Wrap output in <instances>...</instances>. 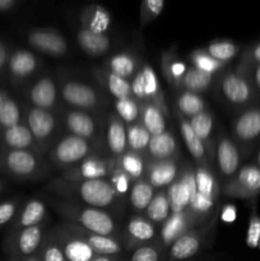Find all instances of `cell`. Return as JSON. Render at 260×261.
Instances as JSON below:
<instances>
[{"label": "cell", "mask_w": 260, "mask_h": 261, "mask_svg": "<svg viewBox=\"0 0 260 261\" xmlns=\"http://www.w3.org/2000/svg\"><path fill=\"white\" fill-rule=\"evenodd\" d=\"M221 93L232 106H252L259 97L252 86L249 66L240 63L235 70L227 71L221 81Z\"/></svg>", "instance_id": "6da1fadb"}, {"label": "cell", "mask_w": 260, "mask_h": 261, "mask_svg": "<svg viewBox=\"0 0 260 261\" xmlns=\"http://www.w3.org/2000/svg\"><path fill=\"white\" fill-rule=\"evenodd\" d=\"M56 208L63 213L64 217L70 218L74 224L86 231L101 236H112L115 233L116 226L114 219L109 213L101 209L91 208V206L84 208L69 203H58Z\"/></svg>", "instance_id": "7a4b0ae2"}, {"label": "cell", "mask_w": 260, "mask_h": 261, "mask_svg": "<svg viewBox=\"0 0 260 261\" xmlns=\"http://www.w3.org/2000/svg\"><path fill=\"white\" fill-rule=\"evenodd\" d=\"M71 184V193L78 195L91 208L101 209L111 205L117 198L109 180H88Z\"/></svg>", "instance_id": "3957f363"}, {"label": "cell", "mask_w": 260, "mask_h": 261, "mask_svg": "<svg viewBox=\"0 0 260 261\" xmlns=\"http://www.w3.org/2000/svg\"><path fill=\"white\" fill-rule=\"evenodd\" d=\"M223 193L236 199L252 200L260 195V168L256 165H245L224 185Z\"/></svg>", "instance_id": "277c9868"}, {"label": "cell", "mask_w": 260, "mask_h": 261, "mask_svg": "<svg viewBox=\"0 0 260 261\" xmlns=\"http://www.w3.org/2000/svg\"><path fill=\"white\" fill-rule=\"evenodd\" d=\"M89 154H91V147L88 140L74 135H68L56 144L51 152V158L58 166L68 167L82 162L88 158Z\"/></svg>", "instance_id": "5b68a950"}, {"label": "cell", "mask_w": 260, "mask_h": 261, "mask_svg": "<svg viewBox=\"0 0 260 261\" xmlns=\"http://www.w3.org/2000/svg\"><path fill=\"white\" fill-rule=\"evenodd\" d=\"M200 216L193 213L190 209L183 213H172L161 228V242L163 247H171L173 242L188 233L200 222Z\"/></svg>", "instance_id": "8992f818"}, {"label": "cell", "mask_w": 260, "mask_h": 261, "mask_svg": "<svg viewBox=\"0 0 260 261\" xmlns=\"http://www.w3.org/2000/svg\"><path fill=\"white\" fill-rule=\"evenodd\" d=\"M235 138L241 144H254L260 139V106H250L240 112L232 124Z\"/></svg>", "instance_id": "52a82bcc"}, {"label": "cell", "mask_w": 260, "mask_h": 261, "mask_svg": "<svg viewBox=\"0 0 260 261\" xmlns=\"http://www.w3.org/2000/svg\"><path fill=\"white\" fill-rule=\"evenodd\" d=\"M112 165L109 160L91 155L82 161L81 165L74 166L64 175L65 182H81L88 180H101L112 172Z\"/></svg>", "instance_id": "ba28073f"}, {"label": "cell", "mask_w": 260, "mask_h": 261, "mask_svg": "<svg viewBox=\"0 0 260 261\" xmlns=\"http://www.w3.org/2000/svg\"><path fill=\"white\" fill-rule=\"evenodd\" d=\"M28 42L37 51L51 56H63L68 51V43L61 33L51 28H37L28 35Z\"/></svg>", "instance_id": "9c48e42d"}, {"label": "cell", "mask_w": 260, "mask_h": 261, "mask_svg": "<svg viewBox=\"0 0 260 261\" xmlns=\"http://www.w3.org/2000/svg\"><path fill=\"white\" fill-rule=\"evenodd\" d=\"M61 94L66 103L78 109H94L99 103L97 92L92 87L81 82H66L61 89Z\"/></svg>", "instance_id": "30bf717a"}, {"label": "cell", "mask_w": 260, "mask_h": 261, "mask_svg": "<svg viewBox=\"0 0 260 261\" xmlns=\"http://www.w3.org/2000/svg\"><path fill=\"white\" fill-rule=\"evenodd\" d=\"M69 228L81 239H83L96 252L97 256H120L122 252L121 242L117 241L114 236H101V234L92 233L76 224H71Z\"/></svg>", "instance_id": "8fae6325"}, {"label": "cell", "mask_w": 260, "mask_h": 261, "mask_svg": "<svg viewBox=\"0 0 260 261\" xmlns=\"http://www.w3.org/2000/svg\"><path fill=\"white\" fill-rule=\"evenodd\" d=\"M204 229H191L173 242L168 251L167 261H186L195 256L203 245Z\"/></svg>", "instance_id": "7c38bea8"}, {"label": "cell", "mask_w": 260, "mask_h": 261, "mask_svg": "<svg viewBox=\"0 0 260 261\" xmlns=\"http://www.w3.org/2000/svg\"><path fill=\"white\" fill-rule=\"evenodd\" d=\"M217 163L222 175L233 177L240 168L241 155L236 143L228 137H221L217 143Z\"/></svg>", "instance_id": "4fadbf2b"}, {"label": "cell", "mask_w": 260, "mask_h": 261, "mask_svg": "<svg viewBox=\"0 0 260 261\" xmlns=\"http://www.w3.org/2000/svg\"><path fill=\"white\" fill-rule=\"evenodd\" d=\"M59 239V236H58ZM66 261H92L97 257L96 252L83 239L74 233L68 226V231L64 232L59 239Z\"/></svg>", "instance_id": "5bb4252c"}, {"label": "cell", "mask_w": 260, "mask_h": 261, "mask_svg": "<svg viewBox=\"0 0 260 261\" xmlns=\"http://www.w3.org/2000/svg\"><path fill=\"white\" fill-rule=\"evenodd\" d=\"M145 173H147V181L153 188H165L171 185L177 177V165L173 160H152L147 163Z\"/></svg>", "instance_id": "9a60e30c"}, {"label": "cell", "mask_w": 260, "mask_h": 261, "mask_svg": "<svg viewBox=\"0 0 260 261\" xmlns=\"http://www.w3.org/2000/svg\"><path fill=\"white\" fill-rule=\"evenodd\" d=\"M55 117L47 110L35 107L28 114V129L36 140L46 143L55 132Z\"/></svg>", "instance_id": "2e32d148"}, {"label": "cell", "mask_w": 260, "mask_h": 261, "mask_svg": "<svg viewBox=\"0 0 260 261\" xmlns=\"http://www.w3.org/2000/svg\"><path fill=\"white\" fill-rule=\"evenodd\" d=\"M142 74H143V81H144V94H145V102L153 103L157 106L163 115H168L167 105H166L165 96H163L162 87H161L158 76L153 68L148 64H144L142 66ZM144 102V103H145Z\"/></svg>", "instance_id": "e0dca14e"}, {"label": "cell", "mask_w": 260, "mask_h": 261, "mask_svg": "<svg viewBox=\"0 0 260 261\" xmlns=\"http://www.w3.org/2000/svg\"><path fill=\"white\" fill-rule=\"evenodd\" d=\"M111 27V14L102 5H89L82 14V28L98 35H106Z\"/></svg>", "instance_id": "ac0fdd59"}, {"label": "cell", "mask_w": 260, "mask_h": 261, "mask_svg": "<svg viewBox=\"0 0 260 261\" xmlns=\"http://www.w3.org/2000/svg\"><path fill=\"white\" fill-rule=\"evenodd\" d=\"M65 126L71 133V135L86 140L91 139L96 133L93 117L83 110L69 111L65 115Z\"/></svg>", "instance_id": "d6986e66"}, {"label": "cell", "mask_w": 260, "mask_h": 261, "mask_svg": "<svg viewBox=\"0 0 260 261\" xmlns=\"http://www.w3.org/2000/svg\"><path fill=\"white\" fill-rule=\"evenodd\" d=\"M56 97H58V91H56L55 82L48 76L36 82L30 92V98L32 103L37 109L47 110V111L55 105Z\"/></svg>", "instance_id": "ffe728a7"}, {"label": "cell", "mask_w": 260, "mask_h": 261, "mask_svg": "<svg viewBox=\"0 0 260 261\" xmlns=\"http://www.w3.org/2000/svg\"><path fill=\"white\" fill-rule=\"evenodd\" d=\"M7 166L18 176H31L37 172L40 162L33 153L28 150H14L8 154Z\"/></svg>", "instance_id": "44dd1931"}, {"label": "cell", "mask_w": 260, "mask_h": 261, "mask_svg": "<svg viewBox=\"0 0 260 261\" xmlns=\"http://www.w3.org/2000/svg\"><path fill=\"white\" fill-rule=\"evenodd\" d=\"M76 41L82 50L91 56H99L107 53L111 41L107 35H98L88 30L81 28L76 33Z\"/></svg>", "instance_id": "7402d4cb"}, {"label": "cell", "mask_w": 260, "mask_h": 261, "mask_svg": "<svg viewBox=\"0 0 260 261\" xmlns=\"http://www.w3.org/2000/svg\"><path fill=\"white\" fill-rule=\"evenodd\" d=\"M148 153L155 161L172 160L177 153V143L171 133L165 132L155 137H150Z\"/></svg>", "instance_id": "603a6c76"}, {"label": "cell", "mask_w": 260, "mask_h": 261, "mask_svg": "<svg viewBox=\"0 0 260 261\" xmlns=\"http://www.w3.org/2000/svg\"><path fill=\"white\" fill-rule=\"evenodd\" d=\"M107 145L110 152L116 157L124 154L127 147V137L125 122L120 117H110L109 129H107Z\"/></svg>", "instance_id": "cb8c5ba5"}, {"label": "cell", "mask_w": 260, "mask_h": 261, "mask_svg": "<svg viewBox=\"0 0 260 261\" xmlns=\"http://www.w3.org/2000/svg\"><path fill=\"white\" fill-rule=\"evenodd\" d=\"M43 228L41 224L33 227H28L20 232L19 237H18L17 247L18 252L23 259L25 257L33 256L37 252V250L41 249L43 240Z\"/></svg>", "instance_id": "d4e9b609"}, {"label": "cell", "mask_w": 260, "mask_h": 261, "mask_svg": "<svg viewBox=\"0 0 260 261\" xmlns=\"http://www.w3.org/2000/svg\"><path fill=\"white\" fill-rule=\"evenodd\" d=\"M180 132L183 135V139L185 142L186 148L189 153L193 155L194 160L198 163H200L204 167L206 162V147L203 142L198 138V135L191 129L190 122L185 120L184 117H180Z\"/></svg>", "instance_id": "484cf974"}, {"label": "cell", "mask_w": 260, "mask_h": 261, "mask_svg": "<svg viewBox=\"0 0 260 261\" xmlns=\"http://www.w3.org/2000/svg\"><path fill=\"white\" fill-rule=\"evenodd\" d=\"M142 125L145 127L150 137H155L166 132V120L163 112L153 103L145 102L140 109Z\"/></svg>", "instance_id": "4316f807"}, {"label": "cell", "mask_w": 260, "mask_h": 261, "mask_svg": "<svg viewBox=\"0 0 260 261\" xmlns=\"http://www.w3.org/2000/svg\"><path fill=\"white\" fill-rule=\"evenodd\" d=\"M167 198L170 201V208L172 213H183L188 211L191 201V194L189 191L188 186L183 181V178L178 177L168 186Z\"/></svg>", "instance_id": "83f0119b"}, {"label": "cell", "mask_w": 260, "mask_h": 261, "mask_svg": "<svg viewBox=\"0 0 260 261\" xmlns=\"http://www.w3.org/2000/svg\"><path fill=\"white\" fill-rule=\"evenodd\" d=\"M213 82V74L205 73L195 66H190L186 70L183 81H181L180 88L184 91L193 92V93H200V92L206 91L211 87Z\"/></svg>", "instance_id": "f1b7e54d"}, {"label": "cell", "mask_w": 260, "mask_h": 261, "mask_svg": "<svg viewBox=\"0 0 260 261\" xmlns=\"http://www.w3.org/2000/svg\"><path fill=\"white\" fill-rule=\"evenodd\" d=\"M116 166L122 172L126 173L132 180L138 181L145 173L147 163H145L144 158H143V155L140 153L127 150L124 154L120 155Z\"/></svg>", "instance_id": "f546056e"}, {"label": "cell", "mask_w": 260, "mask_h": 261, "mask_svg": "<svg viewBox=\"0 0 260 261\" xmlns=\"http://www.w3.org/2000/svg\"><path fill=\"white\" fill-rule=\"evenodd\" d=\"M10 70L17 78H25L31 75L37 68V59L32 53L25 50L15 51L10 59Z\"/></svg>", "instance_id": "4dcf8cb0"}, {"label": "cell", "mask_w": 260, "mask_h": 261, "mask_svg": "<svg viewBox=\"0 0 260 261\" xmlns=\"http://www.w3.org/2000/svg\"><path fill=\"white\" fill-rule=\"evenodd\" d=\"M106 66L110 73L127 79L134 75L135 69H137V61H135L134 56L130 55V54L120 53L111 56L106 61Z\"/></svg>", "instance_id": "1f68e13d"}, {"label": "cell", "mask_w": 260, "mask_h": 261, "mask_svg": "<svg viewBox=\"0 0 260 261\" xmlns=\"http://www.w3.org/2000/svg\"><path fill=\"white\" fill-rule=\"evenodd\" d=\"M162 70L168 83L180 88L181 81L188 70V66L185 65V63L178 60L173 54L166 53L162 59Z\"/></svg>", "instance_id": "d6a6232c"}, {"label": "cell", "mask_w": 260, "mask_h": 261, "mask_svg": "<svg viewBox=\"0 0 260 261\" xmlns=\"http://www.w3.org/2000/svg\"><path fill=\"white\" fill-rule=\"evenodd\" d=\"M170 201H168L167 193L166 191H160L154 194L152 201L149 203L148 208L145 209L147 218L155 223H165L170 217Z\"/></svg>", "instance_id": "836d02e7"}, {"label": "cell", "mask_w": 260, "mask_h": 261, "mask_svg": "<svg viewBox=\"0 0 260 261\" xmlns=\"http://www.w3.org/2000/svg\"><path fill=\"white\" fill-rule=\"evenodd\" d=\"M154 196V188L147 180H138L130 189V203L137 211H144Z\"/></svg>", "instance_id": "e575fe53"}, {"label": "cell", "mask_w": 260, "mask_h": 261, "mask_svg": "<svg viewBox=\"0 0 260 261\" xmlns=\"http://www.w3.org/2000/svg\"><path fill=\"white\" fill-rule=\"evenodd\" d=\"M46 214H47V209H46L45 203H42L38 199H33V200L28 201L25 208L23 209L22 214H20L19 224L23 227V229L28 228V227L38 226L45 219Z\"/></svg>", "instance_id": "d590c367"}, {"label": "cell", "mask_w": 260, "mask_h": 261, "mask_svg": "<svg viewBox=\"0 0 260 261\" xmlns=\"http://www.w3.org/2000/svg\"><path fill=\"white\" fill-rule=\"evenodd\" d=\"M4 139L5 143L14 150H25V148L32 145L35 138L27 126L15 125V126L7 129Z\"/></svg>", "instance_id": "8d00e7d4"}, {"label": "cell", "mask_w": 260, "mask_h": 261, "mask_svg": "<svg viewBox=\"0 0 260 261\" xmlns=\"http://www.w3.org/2000/svg\"><path fill=\"white\" fill-rule=\"evenodd\" d=\"M101 79H102V83L106 86L107 91H109L116 99L133 97L132 84L127 82V79H124L121 78V76L115 75V74L110 73L109 70L102 71Z\"/></svg>", "instance_id": "74e56055"}, {"label": "cell", "mask_w": 260, "mask_h": 261, "mask_svg": "<svg viewBox=\"0 0 260 261\" xmlns=\"http://www.w3.org/2000/svg\"><path fill=\"white\" fill-rule=\"evenodd\" d=\"M195 181H196V193L201 194V195L209 196L212 199L218 198L219 194V186L217 182L216 177L213 173L205 167V166H200L198 170L195 171Z\"/></svg>", "instance_id": "f35d334b"}, {"label": "cell", "mask_w": 260, "mask_h": 261, "mask_svg": "<svg viewBox=\"0 0 260 261\" xmlns=\"http://www.w3.org/2000/svg\"><path fill=\"white\" fill-rule=\"evenodd\" d=\"M127 236L132 237L135 242H147L154 237V226L143 217H134L126 226Z\"/></svg>", "instance_id": "ab89813d"}, {"label": "cell", "mask_w": 260, "mask_h": 261, "mask_svg": "<svg viewBox=\"0 0 260 261\" xmlns=\"http://www.w3.org/2000/svg\"><path fill=\"white\" fill-rule=\"evenodd\" d=\"M178 111L188 117L196 116L200 112L205 111V101L198 93L184 91L177 99Z\"/></svg>", "instance_id": "60d3db41"}, {"label": "cell", "mask_w": 260, "mask_h": 261, "mask_svg": "<svg viewBox=\"0 0 260 261\" xmlns=\"http://www.w3.org/2000/svg\"><path fill=\"white\" fill-rule=\"evenodd\" d=\"M205 51L216 60L227 64L241 51V47L237 43L232 42V41L221 40L209 43Z\"/></svg>", "instance_id": "b9f144b4"}, {"label": "cell", "mask_w": 260, "mask_h": 261, "mask_svg": "<svg viewBox=\"0 0 260 261\" xmlns=\"http://www.w3.org/2000/svg\"><path fill=\"white\" fill-rule=\"evenodd\" d=\"M189 122H190V126L191 129L194 130V133L198 135L199 139H200L206 147L214 126V120L211 112H200V114H198L196 116L191 117V119L189 120Z\"/></svg>", "instance_id": "7bdbcfd3"}, {"label": "cell", "mask_w": 260, "mask_h": 261, "mask_svg": "<svg viewBox=\"0 0 260 261\" xmlns=\"http://www.w3.org/2000/svg\"><path fill=\"white\" fill-rule=\"evenodd\" d=\"M126 137L127 145L133 152L139 153L140 150H144L150 142V134L142 124L129 125L126 129Z\"/></svg>", "instance_id": "ee69618b"}, {"label": "cell", "mask_w": 260, "mask_h": 261, "mask_svg": "<svg viewBox=\"0 0 260 261\" xmlns=\"http://www.w3.org/2000/svg\"><path fill=\"white\" fill-rule=\"evenodd\" d=\"M189 59L193 63V66L200 69V70L205 71V73L213 74L216 71H219L223 68L226 64L221 63V61L216 60V59L212 58L208 53L204 50H195L189 55Z\"/></svg>", "instance_id": "f6af8a7d"}, {"label": "cell", "mask_w": 260, "mask_h": 261, "mask_svg": "<svg viewBox=\"0 0 260 261\" xmlns=\"http://www.w3.org/2000/svg\"><path fill=\"white\" fill-rule=\"evenodd\" d=\"M115 107H116L117 115H119L120 119L124 122H127L129 125H132L139 117L140 106L134 97L117 99Z\"/></svg>", "instance_id": "bcb514c9"}, {"label": "cell", "mask_w": 260, "mask_h": 261, "mask_svg": "<svg viewBox=\"0 0 260 261\" xmlns=\"http://www.w3.org/2000/svg\"><path fill=\"white\" fill-rule=\"evenodd\" d=\"M37 256L40 257L41 261H66L58 236L43 240L40 249V255Z\"/></svg>", "instance_id": "7dc6e473"}, {"label": "cell", "mask_w": 260, "mask_h": 261, "mask_svg": "<svg viewBox=\"0 0 260 261\" xmlns=\"http://www.w3.org/2000/svg\"><path fill=\"white\" fill-rule=\"evenodd\" d=\"M19 109L14 101H12V99H2L0 101V124L3 126L9 129L15 125H19Z\"/></svg>", "instance_id": "c3c4849f"}, {"label": "cell", "mask_w": 260, "mask_h": 261, "mask_svg": "<svg viewBox=\"0 0 260 261\" xmlns=\"http://www.w3.org/2000/svg\"><path fill=\"white\" fill-rule=\"evenodd\" d=\"M163 7V0H144L140 5V23L143 27L153 22L162 13Z\"/></svg>", "instance_id": "681fc988"}, {"label": "cell", "mask_w": 260, "mask_h": 261, "mask_svg": "<svg viewBox=\"0 0 260 261\" xmlns=\"http://www.w3.org/2000/svg\"><path fill=\"white\" fill-rule=\"evenodd\" d=\"M112 175H111V182L112 188H114L115 193H116L117 196H122L125 194L129 193L130 190V184H132V178L126 175L125 172H122L119 167L116 166V168L112 170Z\"/></svg>", "instance_id": "f907efd6"}, {"label": "cell", "mask_w": 260, "mask_h": 261, "mask_svg": "<svg viewBox=\"0 0 260 261\" xmlns=\"http://www.w3.org/2000/svg\"><path fill=\"white\" fill-rule=\"evenodd\" d=\"M246 245L251 249H260V216L252 212L249 219V228L246 233Z\"/></svg>", "instance_id": "816d5d0a"}, {"label": "cell", "mask_w": 260, "mask_h": 261, "mask_svg": "<svg viewBox=\"0 0 260 261\" xmlns=\"http://www.w3.org/2000/svg\"><path fill=\"white\" fill-rule=\"evenodd\" d=\"M130 261H161V247L155 245H144L135 249Z\"/></svg>", "instance_id": "f5cc1de1"}, {"label": "cell", "mask_w": 260, "mask_h": 261, "mask_svg": "<svg viewBox=\"0 0 260 261\" xmlns=\"http://www.w3.org/2000/svg\"><path fill=\"white\" fill-rule=\"evenodd\" d=\"M214 203H216V199H212L209 196L201 195V194L196 193L194 195V198L191 199L190 205H189V209H190L193 213L198 214V216H205L209 212L212 211V208L214 206Z\"/></svg>", "instance_id": "db71d44e"}, {"label": "cell", "mask_w": 260, "mask_h": 261, "mask_svg": "<svg viewBox=\"0 0 260 261\" xmlns=\"http://www.w3.org/2000/svg\"><path fill=\"white\" fill-rule=\"evenodd\" d=\"M241 63L247 66H254L260 64V41L255 42L254 45L249 46L242 54Z\"/></svg>", "instance_id": "11a10c76"}, {"label": "cell", "mask_w": 260, "mask_h": 261, "mask_svg": "<svg viewBox=\"0 0 260 261\" xmlns=\"http://www.w3.org/2000/svg\"><path fill=\"white\" fill-rule=\"evenodd\" d=\"M132 94L137 101L144 103L145 102V94H144V81H143L142 70L137 71L132 81Z\"/></svg>", "instance_id": "9f6ffc18"}, {"label": "cell", "mask_w": 260, "mask_h": 261, "mask_svg": "<svg viewBox=\"0 0 260 261\" xmlns=\"http://www.w3.org/2000/svg\"><path fill=\"white\" fill-rule=\"evenodd\" d=\"M237 218V208L233 205V204H226L222 209L221 213V221L224 222V223L229 224L233 223Z\"/></svg>", "instance_id": "6f0895ef"}, {"label": "cell", "mask_w": 260, "mask_h": 261, "mask_svg": "<svg viewBox=\"0 0 260 261\" xmlns=\"http://www.w3.org/2000/svg\"><path fill=\"white\" fill-rule=\"evenodd\" d=\"M15 213V204L4 203L0 205V224H4L12 219Z\"/></svg>", "instance_id": "680465c9"}, {"label": "cell", "mask_w": 260, "mask_h": 261, "mask_svg": "<svg viewBox=\"0 0 260 261\" xmlns=\"http://www.w3.org/2000/svg\"><path fill=\"white\" fill-rule=\"evenodd\" d=\"M244 64V63H242ZM250 78H251L252 86H254L255 92H256L257 97H260V64L254 66H249Z\"/></svg>", "instance_id": "91938a15"}, {"label": "cell", "mask_w": 260, "mask_h": 261, "mask_svg": "<svg viewBox=\"0 0 260 261\" xmlns=\"http://www.w3.org/2000/svg\"><path fill=\"white\" fill-rule=\"evenodd\" d=\"M14 5H15L14 0H0V12L9 10L10 8H13Z\"/></svg>", "instance_id": "94428289"}, {"label": "cell", "mask_w": 260, "mask_h": 261, "mask_svg": "<svg viewBox=\"0 0 260 261\" xmlns=\"http://www.w3.org/2000/svg\"><path fill=\"white\" fill-rule=\"evenodd\" d=\"M92 261H125L120 256H97L96 259Z\"/></svg>", "instance_id": "6125c7cd"}, {"label": "cell", "mask_w": 260, "mask_h": 261, "mask_svg": "<svg viewBox=\"0 0 260 261\" xmlns=\"http://www.w3.org/2000/svg\"><path fill=\"white\" fill-rule=\"evenodd\" d=\"M5 60H7V51H5L4 46L0 43V69H2L3 65L5 64Z\"/></svg>", "instance_id": "be15d7a7"}, {"label": "cell", "mask_w": 260, "mask_h": 261, "mask_svg": "<svg viewBox=\"0 0 260 261\" xmlns=\"http://www.w3.org/2000/svg\"><path fill=\"white\" fill-rule=\"evenodd\" d=\"M23 261H41L40 257L37 256V255H33V256H30V257H25V259H22Z\"/></svg>", "instance_id": "e7e4bbea"}, {"label": "cell", "mask_w": 260, "mask_h": 261, "mask_svg": "<svg viewBox=\"0 0 260 261\" xmlns=\"http://www.w3.org/2000/svg\"><path fill=\"white\" fill-rule=\"evenodd\" d=\"M256 166L260 168V148H259V152H257V155H256Z\"/></svg>", "instance_id": "03108f58"}, {"label": "cell", "mask_w": 260, "mask_h": 261, "mask_svg": "<svg viewBox=\"0 0 260 261\" xmlns=\"http://www.w3.org/2000/svg\"><path fill=\"white\" fill-rule=\"evenodd\" d=\"M0 190H2V184H0Z\"/></svg>", "instance_id": "003e7915"}]
</instances>
